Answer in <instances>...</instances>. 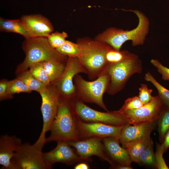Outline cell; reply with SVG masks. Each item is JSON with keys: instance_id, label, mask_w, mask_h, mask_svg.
Segmentation results:
<instances>
[{"instance_id": "6da1fadb", "label": "cell", "mask_w": 169, "mask_h": 169, "mask_svg": "<svg viewBox=\"0 0 169 169\" xmlns=\"http://www.w3.org/2000/svg\"><path fill=\"white\" fill-rule=\"evenodd\" d=\"M46 138V143L67 142L79 140L77 126V116L71 100L60 97L56 116Z\"/></svg>"}, {"instance_id": "7a4b0ae2", "label": "cell", "mask_w": 169, "mask_h": 169, "mask_svg": "<svg viewBox=\"0 0 169 169\" xmlns=\"http://www.w3.org/2000/svg\"><path fill=\"white\" fill-rule=\"evenodd\" d=\"M128 11L134 13L138 18V24L135 28L124 30L110 28L99 34L96 40L108 44L117 50H120L123 44L129 40L131 41L133 46L143 44L149 32V20L144 14L138 10Z\"/></svg>"}, {"instance_id": "3957f363", "label": "cell", "mask_w": 169, "mask_h": 169, "mask_svg": "<svg viewBox=\"0 0 169 169\" xmlns=\"http://www.w3.org/2000/svg\"><path fill=\"white\" fill-rule=\"evenodd\" d=\"M25 54L23 61L17 66V75L28 69L32 64L46 60L54 59L63 62L65 56L59 53L49 44L47 37L30 38L22 44Z\"/></svg>"}, {"instance_id": "277c9868", "label": "cell", "mask_w": 169, "mask_h": 169, "mask_svg": "<svg viewBox=\"0 0 169 169\" xmlns=\"http://www.w3.org/2000/svg\"><path fill=\"white\" fill-rule=\"evenodd\" d=\"M77 44L80 48L78 58L86 73L91 78L98 77L108 65L106 54L111 47L97 40H81Z\"/></svg>"}, {"instance_id": "5b68a950", "label": "cell", "mask_w": 169, "mask_h": 169, "mask_svg": "<svg viewBox=\"0 0 169 169\" xmlns=\"http://www.w3.org/2000/svg\"><path fill=\"white\" fill-rule=\"evenodd\" d=\"M110 78L105 70L95 80L89 81L78 74L75 76L76 98L88 103H95L107 111L103 95L107 91Z\"/></svg>"}, {"instance_id": "8992f818", "label": "cell", "mask_w": 169, "mask_h": 169, "mask_svg": "<svg viewBox=\"0 0 169 169\" xmlns=\"http://www.w3.org/2000/svg\"><path fill=\"white\" fill-rule=\"evenodd\" d=\"M46 141L38 139L33 144L22 143L11 161V169H50L43 157L42 149Z\"/></svg>"}, {"instance_id": "52a82bcc", "label": "cell", "mask_w": 169, "mask_h": 169, "mask_svg": "<svg viewBox=\"0 0 169 169\" xmlns=\"http://www.w3.org/2000/svg\"><path fill=\"white\" fill-rule=\"evenodd\" d=\"M142 69V62L138 57L108 65L105 69L110 78L106 91L110 95L115 94L123 89L131 76L141 73Z\"/></svg>"}, {"instance_id": "ba28073f", "label": "cell", "mask_w": 169, "mask_h": 169, "mask_svg": "<svg viewBox=\"0 0 169 169\" xmlns=\"http://www.w3.org/2000/svg\"><path fill=\"white\" fill-rule=\"evenodd\" d=\"M71 100L77 117L84 122L100 123L117 126L128 124L118 110L100 112L91 108L76 98Z\"/></svg>"}, {"instance_id": "9c48e42d", "label": "cell", "mask_w": 169, "mask_h": 169, "mask_svg": "<svg viewBox=\"0 0 169 169\" xmlns=\"http://www.w3.org/2000/svg\"><path fill=\"white\" fill-rule=\"evenodd\" d=\"M166 105L159 95L153 96L148 104L135 110L120 112L130 125H137L157 121Z\"/></svg>"}, {"instance_id": "30bf717a", "label": "cell", "mask_w": 169, "mask_h": 169, "mask_svg": "<svg viewBox=\"0 0 169 169\" xmlns=\"http://www.w3.org/2000/svg\"><path fill=\"white\" fill-rule=\"evenodd\" d=\"M41 110L43 120L41 132L38 138L46 140L45 134L49 131L57 113L60 95L54 84H50L40 93Z\"/></svg>"}, {"instance_id": "8fae6325", "label": "cell", "mask_w": 169, "mask_h": 169, "mask_svg": "<svg viewBox=\"0 0 169 169\" xmlns=\"http://www.w3.org/2000/svg\"><path fill=\"white\" fill-rule=\"evenodd\" d=\"M83 72L86 73L78 58L69 57L62 74L53 83L56 86L60 97L69 100L76 97L73 79L75 75Z\"/></svg>"}, {"instance_id": "7c38bea8", "label": "cell", "mask_w": 169, "mask_h": 169, "mask_svg": "<svg viewBox=\"0 0 169 169\" xmlns=\"http://www.w3.org/2000/svg\"><path fill=\"white\" fill-rule=\"evenodd\" d=\"M66 142L74 149L80 157L86 161L91 160L92 156H96L112 166V162L105 153L102 139L92 137L71 141Z\"/></svg>"}, {"instance_id": "4fadbf2b", "label": "cell", "mask_w": 169, "mask_h": 169, "mask_svg": "<svg viewBox=\"0 0 169 169\" xmlns=\"http://www.w3.org/2000/svg\"><path fill=\"white\" fill-rule=\"evenodd\" d=\"M77 126L79 139L92 137L102 139L113 137L119 140L122 127L100 123L85 122L77 117Z\"/></svg>"}, {"instance_id": "5bb4252c", "label": "cell", "mask_w": 169, "mask_h": 169, "mask_svg": "<svg viewBox=\"0 0 169 169\" xmlns=\"http://www.w3.org/2000/svg\"><path fill=\"white\" fill-rule=\"evenodd\" d=\"M43 157L46 164L51 169L56 163H63L70 166L85 161L76 153L72 147L64 142H58L54 149L48 152H43Z\"/></svg>"}, {"instance_id": "9a60e30c", "label": "cell", "mask_w": 169, "mask_h": 169, "mask_svg": "<svg viewBox=\"0 0 169 169\" xmlns=\"http://www.w3.org/2000/svg\"><path fill=\"white\" fill-rule=\"evenodd\" d=\"M20 20L30 38L47 37L54 31L49 20L40 14L24 15Z\"/></svg>"}, {"instance_id": "2e32d148", "label": "cell", "mask_w": 169, "mask_h": 169, "mask_svg": "<svg viewBox=\"0 0 169 169\" xmlns=\"http://www.w3.org/2000/svg\"><path fill=\"white\" fill-rule=\"evenodd\" d=\"M105 153L112 163L111 168L118 166H131L132 162L127 151L121 147L118 139L113 137L102 139Z\"/></svg>"}, {"instance_id": "e0dca14e", "label": "cell", "mask_w": 169, "mask_h": 169, "mask_svg": "<svg viewBox=\"0 0 169 169\" xmlns=\"http://www.w3.org/2000/svg\"><path fill=\"white\" fill-rule=\"evenodd\" d=\"M157 121L145 124L131 125L127 124L122 127L119 140L124 148L128 144L148 134L154 130Z\"/></svg>"}, {"instance_id": "ac0fdd59", "label": "cell", "mask_w": 169, "mask_h": 169, "mask_svg": "<svg viewBox=\"0 0 169 169\" xmlns=\"http://www.w3.org/2000/svg\"><path fill=\"white\" fill-rule=\"evenodd\" d=\"M22 140L16 136L6 134L0 137V164L1 169H11V160Z\"/></svg>"}, {"instance_id": "d6986e66", "label": "cell", "mask_w": 169, "mask_h": 169, "mask_svg": "<svg viewBox=\"0 0 169 169\" xmlns=\"http://www.w3.org/2000/svg\"><path fill=\"white\" fill-rule=\"evenodd\" d=\"M1 32L13 33L22 35L25 39L30 38L28 33L22 25L20 19H9L0 18Z\"/></svg>"}, {"instance_id": "ffe728a7", "label": "cell", "mask_w": 169, "mask_h": 169, "mask_svg": "<svg viewBox=\"0 0 169 169\" xmlns=\"http://www.w3.org/2000/svg\"><path fill=\"white\" fill-rule=\"evenodd\" d=\"M151 134L134 141L126 146L132 161L136 162L141 155L152 140Z\"/></svg>"}, {"instance_id": "44dd1931", "label": "cell", "mask_w": 169, "mask_h": 169, "mask_svg": "<svg viewBox=\"0 0 169 169\" xmlns=\"http://www.w3.org/2000/svg\"><path fill=\"white\" fill-rule=\"evenodd\" d=\"M42 63L50 84L54 83L62 74L65 65L63 62L54 59L46 60Z\"/></svg>"}, {"instance_id": "7402d4cb", "label": "cell", "mask_w": 169, "mask_h": 169, "mask_svg": "<svg viewBox=\"0 0 169 169\" xmlns=\"http://www.w3.org/2000/svg\"><path fill=\"white\" fill-rule=\"evenodd\" d=\"M106 60L108 65L115 64L125 60L138 58L136 54L127 50H117L111 47L106 54Z\"/></svg>"}, {"instance_id": "603a6c76", "label": "cell", "mask_w": 169, "mask_h": 169, "mask_svg": "<svg viewBox=\"0 0 169 169\" xmlns=\"http://www.w3.org/2000/svg\"><path fill=\"white\" fill-rule=\"evenodd\" d=\"M17 78L22 80L31 91H36L39 93L47 85L35 78L28 69L17 74Z\"/></svg>"}, {"instance_id": "cb8c5ba5", "label": "cell", "mask_w": 169, "mask_h": 169, "mask_svg": "<svg viewBox=\"0 0 169 169\" xmlns=\"http://www.w3.org/2000/svg\"><path fill=\"white\" fill-rule=\"evenodd\" d=\"M136 163L140 165L157 168L152 140L140 156Z\"/></svg>"}, {"instance_id": "d4e9b609", "label": "cell", "mask_w": 169, "mask_h": 169, "mask_svg": "<svg viewBox=\"0 0 169 169\" xmlns=\"http://www.w3.org/2000/svg\"><path fill=\"white\" fill-rule=\"evenodd\" d=\"M157 121L159 139L162 143L169 129V107L165 105Z\"/></svg>"}, {"instance_id": "484cf974", "label": "cell", "mask_w": 169, "mask_h": 169, "mask_svg": "<svg viewBox=\"0 0 169 169\" xmlns=\"http://www.w3.org/2000/svg\"><path fill=\"white\" fill-rule=\"evenodd\" d=\"M144 78L146 80L153 84L157 89L158 95L165 104L169 107V90L160 84L149 72H147L145 74Z\"/></svg>"}, {"instance_id": "4316f807", "label": "cell", "mask_w": 169, "mask_h": 169, "mask_svg": "<svg viewBox=\"0 0 169 169\" xmlns=\"http://www.w3.org/2000/svg\"><path fill=\"white\" fill-rule=\"evenodd\" d=\"M32 91L22 80L17 77L8 81V94L11 99L14 94L21 93H30Z\"/></svg>"}, {"instance_id": "83f0119b", "label": "cell", "mask_w": 169, "mask_h": 169, "mask_svg": "<svg viewBox=\"0 0 169 169\" xmlns=\"http://www.w3.org/2000/svg\"><path fill=\"white\" fill-rule=\"evenodd\" d=\"M56 50L61 54L69 57L78 58L80 54L78 44L67 40Z\"/></svg>"}, {"instance_id": "f1b7e54d", "label": "cell", "mask_w": 169, "mask_h": 169, "mask_svg": "<svg viewBox=\"0 0 169 169\" xmlns=\"http://www.w3.org/2000/svg\"><path fill=\"white\" fill-rule=\"evenodd\" d=\"M28 70L31 74L40 81L47 85L50 84L42 62L37 63L32 65Z\"/></svg>"}, {"instance_id": "f546056e", "label": "cell", "mask_w": 169, "mask_h": 169, "mask_svg": "<svg viewBox=\"0 0 169 169\" xmlns=\"http://www.w3.org/2000/svg\"><path fill=\"white\" fill-rule=\"evenodd\" d=\"M67 37V33L64 32L61 33L56 32L52 33L47 38L51 46L56 49L64 44Z\"/></svg>"}, {"instance_id": "4dcf8cb0", "label": "cell", "mask_w": 169, "mask_h": 169, "mask_svg": "<svg viewBox=\"0 0 169 169\" xmlns=\"http://www.w3.org/2000/svg\"><path fill=\"white\" fill-rule=\"evenodd\" d=\"M144 105L138 96H135L126 99L122 106L118 111L121 112L127 110L136 109Z\"/></svg>"}, {"instance_id": "1f68e13d", "label": "cell", "mask_w": 169, "mask_h": 169, "mask_svg": "<svg viewBox=\"0 0 169 169\" xmlns=\"http://www.w3.org/2000/svg\"><path fill=\"white\" fill-rule=\"evenodd\" d=\"M139 93L138 97L144 105L149 103L151 100L152 97L151 94L153 90L149 89L146 85L141 84L139 89Z\"/></svg>"}, {"instance_id": "d6a6232c", "label": "cell", "mask_w": 169, "mask_h": 169, "mask_svg": "<svg viewBox=\"0 0 169 169\" xmlns=\"http://www.w3.org/2000/svg\"><path fill=\"white\" fill-rule=\"evenodd\" d=\"M156 146V151L155 155L157 168L158 169H169L163 158L164 152L161 148V144H158Z\"/></svg>"}, {"instance_id": "836d02e7", "label": "cell", "mask_w": 169, "mask_h": 169, "mask_svg": "<svg viewBox=\"0 0 169 169\" xmlns=\"http://www.w3.org/2000/svg\"><path fill=\"white\" fill-rule=\"evenodd\" d=\"M150 62L157 69L163 80H169V68L164 66L157 59H152Z\"/></svg>"}, {"instance_id": "e575fe53", "label": "cell", "mask_w": 169, "mask_h": 169, "mask_svg": "<svg viewBox=\"0 0 169 169\" xmlns=\"http://www.w3.org/2000/svg\"><path fill=\"white\" fill-rule=\"evenodd\" d=\"M7 79H2L0 81V100L11 99L8 94V83Z\"/></svg>"}, {"instance_id": "d590c367", "label": "cell", "mask_w": 169, "mask_h": 169, "mask_svg": "<svg viewBox=\"0 0 169 169\" xmlns=\"http://www.w3.org/2000/svg\"><path fill=\"white\" fill-rule=\"evenodd\" d=\"M161 147L164 153L166 152L169 148V129L166 133Z\"/></svg>"}, {"instance_id": "8d00e7d4", "label": "cell", "mask_w": 169, "mask_h": 169, "mask_svg": "<svg viewBox=\"0 0 169 169\" xmlns=\"http://www.w3.org/2000/svg\"><path fill=\"white\" fill-rule=\"evenodd\" d=\"M74 169H89L90 167L85 162H81L76 165Z\"/></svg>"}, {"instance_id": "74e56055", "label": "cell", "mask_w": 169, "mask_h": 169, "mask_svg": "<svg viewBox=\"0 0 169 169\" xmlns=\"http://www.w3.org/2000/svg\"><path fill=\"white\" fill-rule=\"evenodd\" d=\"M112 168L117 169H133V168L131 166H116L112 167Z\"/></svg>"}]
</instances>
